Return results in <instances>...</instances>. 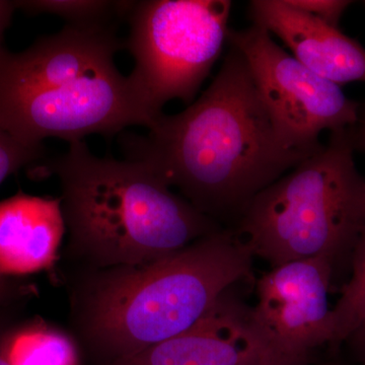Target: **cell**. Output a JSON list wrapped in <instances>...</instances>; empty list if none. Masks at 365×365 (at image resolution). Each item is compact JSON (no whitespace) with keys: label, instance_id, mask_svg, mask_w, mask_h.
I'll return each instance as SVG.
<instances>
[{"label":"cell","instance_id":"cell-1","mask_svg":"<svg viewBox=\"0 0 365 365\" xmlns=\"http://www.w3.org/2000/svg\"><path fill=\"white\" fill-rule=\"evenodd\" d=\"M121 134L126 160L148 165L217 223L239 222L255 197L312 155L282 143L232 46L212 83L184 111L160 115L144 135Z\"/></svg>","mask_w":365,"mask_h":365},{"label":"cell","instance_id":"cell-2","mask_svg":"<svg viewBox=\"0 0 365 365\" xmlns=\"http://www.w3.org/2000/svg\"><path fill=\"white\" fill-rule=\"evenodd\" d=\"M115 26L66 25L20 53L0 50V129L21 143H68L150 128L153 116L115 63Z\"/></svg>","mask_w":365,"mask_h":365},{"label":"cell","instance_id":"cell-3","mask_svg":"<svg viewBox=\"0 0 365 365\" xmlns=\"http://www.w3.org/2000/svg\"><path fill=\"white\" fill-rule=\"evenodd\" d=\"M35 172L58 179L69 251L97 270L158 260L222 228L148 165L96 157L83 141Z\"/></svg>","mask_w":365,"mask_h":365},{"label":"cell","instance_id":"cell-4","mask_svg":"<svg viewBox=\"0 0 365 365\" xmlns=\"http://www.w3.org/2000/svg\"><path fill=\"white\" fill-rule=\"evenodd\" d=\"M253 259L235 230L220 228L158 260L97 270L81 331L110 362L136 354L195 326L251 273Z\"/></svg>","mask_w":365,"mask_h":365},{"label":"cell","instance_id":"cell-5","mask_svg":"<svg viewBox=\"0 0 365 365\" xmlns=\"http://www.w3.org/2000/svg\"><path fill=\"white\" fill-rule=\"evenodd\" d=\"M365 227V181L348 130L260 192L235 232L254 257L275 268L353 249Z\"/></svg>","mask_w":365,"mask_h":365},{"label":"cell","instance_id":"cell-6","mask_svg":"<svg viewBox=\"0 0 365 365\" xmlns=\"http://www.w3.org/2000/svg\"><path fill=\"white\" fill-rule=\"evenodd\" d=\"M230 0H146L129 11L132 86L155 118L173 100L191 104L227 42Z\"/></svg>","mask_w":365,"mask_h":365},{"label":"cell","instance_id":"cell-7","mask_svg":"<svg viewBox=\"0 0 365 365\" xmlns=\"http://www.w3.org/2000/svg\"><path fill=\"white\" fill-rule=\"evenodd\" d=\"M228 44L244 57L262 102L282 143L314 153L319 135L348 130L359 119V103L339 85L317 76L285 51L263 26L230 29Z\"/></svg>","mask_w":365,"mask_h":365},{"label":"cell","instance_id":"cell-8","mask_svg":"<svg viewBox=\"0 0 365 365\" xmlns=\"http://www.w3.org/2000/svg\"><path fill=\"white\" fill-rule=\"evenodd\" d=\"M333 261L327 257L289 262L258 281L257 323L300 364L311 350L334 342L333 309L329 288Z\"/></svg>","mask_w":365,"mask_h":365},{"label":"cell","instance_id":"cell-9","mask_svg":"<svg viewBox=\"0 0 365 365\" xmlns=\"http://www.w3.org/2000/svg\"><path fill=\"white\" fill-rule=\"evenodd\" d=\"M108 365H302L257 323L252 309L222 297L200 322L162 343Z\"/></svg>","mask_w":365,"mask_h":365},{"label":"cell","instance_id":"cell-10","mask_svg":"<svg viewBox=\"0 0 365 365\" xmlns=\"http://www.w3.org/2000/svg\"><path fill=\"white\" fill-rule=\"evenodd\" d=\"M250 14L253 24L277 36L292 56L317 76L339 86L365 83V49L339 29L288 0H254Z\"/></svg>","mask_w":365,"mask_h":365},{"label":"cell","instance_id":"cell-11","mask_svg":"<svg viewBox=\"0 0 365 365\" xmlns=\"http://www.w3.org/2000/svg\"><path fill=\"white\" fill-rule=\"evenodd\" d=\"M66 232L60 198L19 193L0 201V276L52 267Z\"/></svg>","mask_w":365,"mask_h":365},{"label":"cell","instance_id":"cell-12","mask_svg":"<svg viewBox=\"0 0 365 365\" xmlns=\"http://www.w3.org/2000/svg\"><path fill=\"white\" fill-rule=\"evenodd\" d=\"M9 359L13 365H73L74 347L62 331L36 323L11 330Z\"/></svg>","mask_w":365,"mask_h":365},{"label":"cell","instance_id":"cell-13","mask_svg":"<svg viewBox=\"0 0 365 365\" xmlns=\"http://www.w3.org/2000/svg\"><path fill=\"white\" fill-rule=\"evenodd\" d=\"M134 1L107 0H21L16 9L29 14H52L73 26H113L128 16Z\"/></svg>","mask_w":365,"mask_h":365},{"label":"cell","instance_id":"cell-14","mask_svg":"<svg viewBox=\"0 0 365 365\" xmlns=\"http://www.w3.org/2000/svg\"><path fill=\"white\" fill-rule=\"evenodd\" d=\"M352 251L351 278L333 307V343L348 339L365 319V227Z\"/></svg>","mask_w":365,"mask_h":365},{"label":"cell","instance_id":"cell-15","mask_svg":"<svg viewBox=\"0 0 365 365\" xmlns=\"http://www.w3.org/2000/svg\"><path fill=\"white\" fill-rule=\"evenodd\" d=\"M44 153L43 146L26 145L0 129V185L14 173L44 160Z\"/></svg>","mask_w":365,"mask_h":365},{"label":"cell","instance_id":"cell-16","mask_svg":"<svg viewBox=\"0 0 365 365\" xmlns=\"http://www.w3.org/2000/svg\"><path fill=\"white\" fill-rule=\"evenodd\" d=\"M288 2L300 11L312 14L335 28H338L343 14L352 4L347 0H288Z\"/></svg>","mask_w":365,"mask_h":365},{"label":"cell","instance_id":"cell-17","mask_svg":"<svg viewBox=\"0 0 365 365\" xmlns=\"http://www.w3.org/2000/svg\"><path fill=\"white\" fill-rule=\"evenodd\" d=\"M16 7L14 1H7V0H0V50L2 49V39H4V33L11 24V18Z\"/></svg>","mask_w":365,"mask_h":365},{"label":"cell","instance_id":"cell-18","mask_svg":"<svg viewBox=\"0 0 365 365\" xmlns=\"http://www.w3.org/2000/svg\"><path fill=\"white\" fill-rule=\"evenodd\" d=\"M11 329L0 326V365H13L9 359V338Z\"/></svg>","mask_w":365,"mask_h":365},{"label":"cell","instance_id":"cell-19","mask_svg":"<svg viewBox=\"0 0 365 365\" xmlns=\"http://www.w3.org/2000/svg\"><path fill=\"white\" fill-rule=\"evenodd\" d=\"M349 338H352V340L354 341L355 346L359 349L362 362L365 365V319L362 322L361 325L354 331V333Z\"/></svg>","mask_w":365,"mask_h":365},{"label":"cell","instance_id":"cell-20","mask_svg":"<svg viewBox=\"0 0 365 365\" xmlns=\"http://www.w3.org/2000/svg\"><path fill=\"white\" fill-rule=\"evenodd\" d=\"M9 277H4V276H0V302H4V300L6 299V297H9L11 295V287H9Z\"/></svg>","mask_w":365,"mask_h":365}]
</instances>
